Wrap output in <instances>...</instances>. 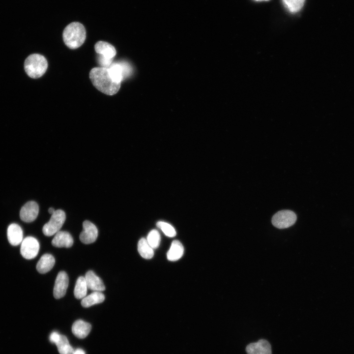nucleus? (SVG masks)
<instances>
[{
	"instance_id": "25",
	"label": "nucleus",
	"mask_w": 354,
	"mask_h": 354,
	"mask_svg": "<svg viewBox=\"0 0 354 354\" xmlns=\"http://www.w3.org/2000/svg\"><path fill=\"white\" fill-rule=\"evenodd\" d=\"M157 226L169 237H174L176 235V232L174 228L166 222L159 221L157 223Z\"/></svg>"
},
{
	"instance_id": "26",
	"label": "nucleus",
	"mask_w": 354,
	"mask_h": 354,
	"mask_svg": "<svg viewBox=\"0 0 354 354\" xmlns=\"http://www.w3.org/2000/svg\"><path fill=\"white\" fill-rule=\"evenodd\" d=\"M96 60L101 67L109 68L112 63L113 59H107L97 54Z\"/></svg>"
},
{
	"instance_id": "1",
	"label": "nucleus",
	"mask_w": 354,
	"mask_h": 354,
	"mask_svg": "<svg viewBox=\"0 0 354 354\" xmlns=\"http://www.w3.org/2000/svg\"><path fill=\"white\" fill-rule=\"evenodd\" d=\"M89 78L93 85L98 90L107 95L116 94L120 87V84L112 80L108 68H93L89 72Z\"/></svg>"
},
{
	"instance_id": "18",
	"label": "nucleus",
	"mask_w": 354,
	"mask_h": 354,
	"mask_svg": "<svg viewBox=\"0 0 354 354\" xmlns=\"http://www.w3.org/2000/svg\"><path fill=\"white\" fill-rule=\"evenodd\" d=\"M183 252V246L181 242L177 240H175L172 242L167 253V259L171 261H177L182 257Z\"/></svg>"
},
{
	"instance_id": "30",
	"label": "nucleus",
	"mask_w": 354,
	"mask_h": 354,
	"mask_svg": "<svg viewBox=\"0 0 354 354\" xmlns=\"http://www.w3.org/2000/svg\"></svg>"
},
{
	"instance_id": "9",
	"label": "nucleus",
	"mask_w": 354,
	"mask_h": 354,
	"mask_svg": "<svg viewBox=\"0 0 354 354\" xmlns=\"http://www.w3.org/2000/svg\"><path fill=\"white\" fill-rule=\"evenodd\" d=\"M39 207L38 204L34 201H30L25 204L21 208L20 217L25 222L33 221L38 216Z\"/></svg>"
},
{
	"instance_id": "2",
	"label": "nucleus",
	"mask_w": 354,
	"mask_h": 354,
	"mask_svg": "<svg viewBox=\"0 0 354 354\" xmlns=\"http://www.w3.org/2000/svg\"><path fill=\"white\" fill-rule=\"evenodd\" d=\"M65 45L71 49L80 47L85 42L86 31L84 26L79 22H72L67 25L62 33Z\"/></svg>"
},
{
	"instance_id": "4",
	"label": "nucleus",
	"mask_w": 354,
	"mask_h": 354,
	"mask_svg": "<svg viewBox=\"0 0 354 354\" xmlns=\"http://www.w3.org/2000/svg\"><path fill=\"white\" fill-rule=\"evenodd\" d=\"M66 218L64 212L61 209L55 210L51 217L42 228V232L46 236H50L59 231Z\"/></svg>"
},
{
	"instance_id": "22",
	"label": "nucleus",
	"mask_w": 354,
	"mask_h": 354,
	"mask_svg": "<svg viewBox=\"0 0 354 354\" xmlns=\"http://www.w3.org/2000/svg\"><path fill=\"white\" fill-rule=\"evenodd\" d=\"M56 345L60 354H72L74 350L69 344L67 337L63 335H61Z\"/></svg>"
},
{
	"instance_id": "24",
	"label": "nucleus",
	"mask_w": 354,
	"mask_h": 354,
	"mask_svg": "<svg viewBox=\"0 0 354 354\" xmlns=\"http://www.w3.org/2000/svg\"><path fill=\"white\" fill-rule=\"evenodd\" d=\"M160 236L159 232L156 230L151 231L147 237V241L149 245L153 248H156L160 242Z\"/></svg>"
},
{
	"instance_id": "15",
	"label": "nucleus",
	"mask_w": 354,
	"mask_h": 354,
	"mask_svg": "<svg viewBox=\"0 0 354 354\" xmlns=\"http://www.w3.org/2000/svg\"><path fill=\"white\" fill-rule=\"evenodd\" d=\"M91 329L90 324L82 320L75 321L72 326L73 334L78 338L83 339L86 337Z\"/></svg>"
},
{
	"instance_id": "28",
	"label": "nucleus",
	"mask_w": 354,
	"mask_h": 354,
	"mask_svg": "<svg viewBox=\"0 0 354 354\" xmlns=\"http://www.w3.org/2000/svg\"><path fill=\"white\" fill-rule=\"evenodd\" d=\"M72 354H86L85 351L81 349L74 350Z\"/></svg>"
},
{
	"instance_id": "16",
	"label": "nucleus",
	"mask_w": 354,
	"mask_h": 354,
	"mask_svg": "<svg viewBox=\"0 0 354 354\" xmlns=\"http://www.w3.org/2000/svg\"><path fill=\"white\" fill-rule=\"evenodd\" d=\"M55 263V258L52 255L44 254L37 263L36 269L40 273H47L53 268Z\"/></svg>"
},
{
	"instance_id": "13",
	"label": "nucleus",
	"mask_w": 354,
	"mask_h": 354,
	"mask_svg": "<svg viewBox=\"0 0 354 354\" xmlns=\"http://www.w3.org/2000/svg\"><path fill=\"white\" fill-rule=\"evenodd\" d=\"M97 54L109 59H113L116 55L115 47L111 44L102 41L97 42L94 46Z\"/></svg>"
},
{
	"instance_id": "14",
	"label": "nucleus",
	"mask_w": 354,
	"mask_h": 354,
	"mask_svg": "<svg viewBox=\"0 0 354 354\" xmlns=\"http://www.w3.org/2000/svg\"><path fill=\"white\" fill-rule=\"evenodd\" d=\"M88 289L93 291L102 292L105 290L101 279L92 270L88 271L85 276Z\"/></svg>"
},
{
	"instance_id": "12",
	"label": "nucleus",
	"mask_w": 354,
	"mask_h": 354,
	"mask_svg": "<svg viewBox=\"0 0 354 354\" xmlns=\"http://www.w3.org/2000/svg\"><path fill=\"white\" fill-rule=\"evenodd\" d=\"M73 244V239L67 232L59 231L52 240V244L57 247H70Z\"/></svg>"
},
{
	"instance_id": "3",
	"label": "nucleus",
	"mask_w": 354,
	"mask_h": 354,
	"mask_svg": "<svg viewBox=\"0 0 354 354\" xmlns=\"http://www.w3.org/2000/svg\"><path fill=\"white\" fill-rule=\"evenodd\" d=\"M48 62L42 55L34 54L30 55L25 60L24 68L30 78L36 79L41 77L46 71Z\"/></svg>"
},
{
	"instance_id": "6",
	"label": "nucleus",
	"mask_w": 354,
	"mask_h": 354,
	"mask_svg": "<svg viewBox=\"0 0 354 354\" xmlns=\"http://www.w3.org/2000/svg\"><path fill=\"white\" fill-rule=\"evenodd\" d=\"M39 243L38 240L32 236H28L21 242L20 252L22 256L26 259L34 258L38 253Z\"/></svg>"
},
{
	"instance_id": "8",
	"label": "nucleus",
	"mask_w": 354,
	"mask_h": 354,
	"mask_svg": "<svg viewBox=\"0 0 354 354\" xmlns=\"http://www.w3.org/2000/svg\"><path fill=\"white\" fill-rule=\"evenodd\" d=\"M68 283L69 279L66 273L63 271L59 272L55 280L53 290V295L55 298L59 299L64 296L68 286Z\"/></svg>"
},
{
	"instance_id": "11",
	"label": "nucleus",
	"mask_w": 354,
	"mask_h": 354,
	"mask_svg": "<svg viewBox=\"0 0 354 354\" xmlns=\"http://www.w3.org/2000/svg\"><path fill=\"white\" fill-rule=\"evenodd\" d=\"M7 236L10 244L17 246L21 243L23 240L22 229L17 224H11L7 228Z\"/></svg>"
},
{
	"instance_id": "10",
	"label": "nucleus",
	"mask_w": 354,
	"mask_h": 354,
	"mask_svg": "<svg viewBox=\"0 0 354 354\" xmlns=\"http://www.w3.org/2000/svg\"><path fill=\"white\" fill-rule=\"evenodd\" d=\"M247 354H271L269 343L265 339H260L257 342L248 344L246 347Z\"/></svg>"
},
{
	"instance_id": "27",
	"label": "nucleus",
	"mask_w": 354,
	"mask_h": 354,
	"mask_svg": "<svg viewBox=\"0 0 354 354\" xmlns=\"http://www.w3.org/2000/svg\"><path fill=\"white\" fill-rule=\"evenodd\" d=\"M61 334L57 331L52 332L49 336V340L52 343L56 344L59 340Z\"/></svg>"
},
{
	"instance_id": "29",
	"label": "nucleus",
	"mask_w": 354,
	"mask_h": 354,
	"mask_svg": "<svg viewBox=\"0 0 354 354\" xmlns=\"http://www.w3.org/2000/svg\"><path fill=\"white\" fill-rule=\"evenodd\" d=\"M55 211V210L54 208H53V207H50V208H49V209H48V212H49V213L51 214V215H52V214H53Z\"/></svg>"
},
{
	"instance_id": "7",
	"label": "nucleus",
	"mask_w": 354,
	"mask_h": 354,
	"mask_svg": "<svg viewBox=\"0 0 354 354\" xmlns=\"http://www.w3.org/2000/svg\"><path fill=\"white\" fill-rule=\"evenodd\" d=\"M83 231L79 236L81 242L87 244L94 242L98 236L96 226L89 221L85 220L83 223Z\"/></svg>"
},
{
	"instance_id": "21",
	"label": "nucleus",
	"mask_w": 354,
	"mask_h": 354,
	"mask_svg": "<svg viewBox=\"0 0 354 354\" xmlns=\"http://www.w3.org/2000/svg\"><path fill=\"white\" fill-rule=\"evenodd\" d=\"M138 250L140 255L145 259H151L154 255L153 249L145 238H142L139 241Z\"/></svg>"
},
{
	"instance_id": "20",
	"label": "nucleus",
	"mask_w": 354,
	"mask_h": 354,
	"mask_svg": "<svg viewBox=\"0 0 354 354\" xmlns=\"http://www.w3.org/2000/svg\"><path fill=\"white\" fill-rule=\"evenodd\" d=\"M88 286L85 277L80 276L77 280L74 290V295L77 299H82L87 295Z\"/></svg>"
},
{
	"instance_id": "17",
	"label": "nucleus",
	"mask_w": 354,
	"mask_h": 354,
	"mask_svg": "<svg viewBox=\"0 0 354 354\" xmlns=\"http://www.w3.org/2000/svg\"><path fill=\"white\" fill-rule=\"evenodd\" d=\"M105 299V296L101 292L93 291L82 299L81 305L84 307H89L93 305L100 303Z\"/></svg>"
},
{
	"instance_id": "23",
	"label": "nucleus",
	"mask_w": 354,
	"mask_h": 354,
	"mask_svg": "<svg viewBox=\"0 0 354 354\" xmlns=\"http://www.w3.org/2000/svg\"><path fill=\"white\" fill-rule=\"evenodd\" d=\"M285 6L291 13H296L300 11L304 5L305 0H282Z\"/></svg>"
},
{
	"instance_id": "5",
	"label": "nucleus",
	"mask_w": 354,
	"mask_h": 354,
	"mask_svg": "<svg viewBox=\"0 0 354 354\" xmlns=\"http://www.w3.org/2000/svg\"><path fill=\"white\" fill-rule=\"evenodd\" d=\"M295 212L290 210H282L276 213L271 222L274 226L278 229L287 228L293 225L296 220Z\"/></svg>"
},
{
	"instance_id": "19",
	"label": "nucleus",
	"mask_w": 354,
	"mask_h": 354,
	"mask_svg": "<svg viewBox=\"0 0 354 354\" xmlns=\"http://www.w3.org/2000/svg\"><path fill=\"white\" fill-rule=\"evenodd\" d=\"M108 68L112 80L117 83L121 84L124 77L123 69L120 62H113Z\"/></svg>"
}]
</instances>
